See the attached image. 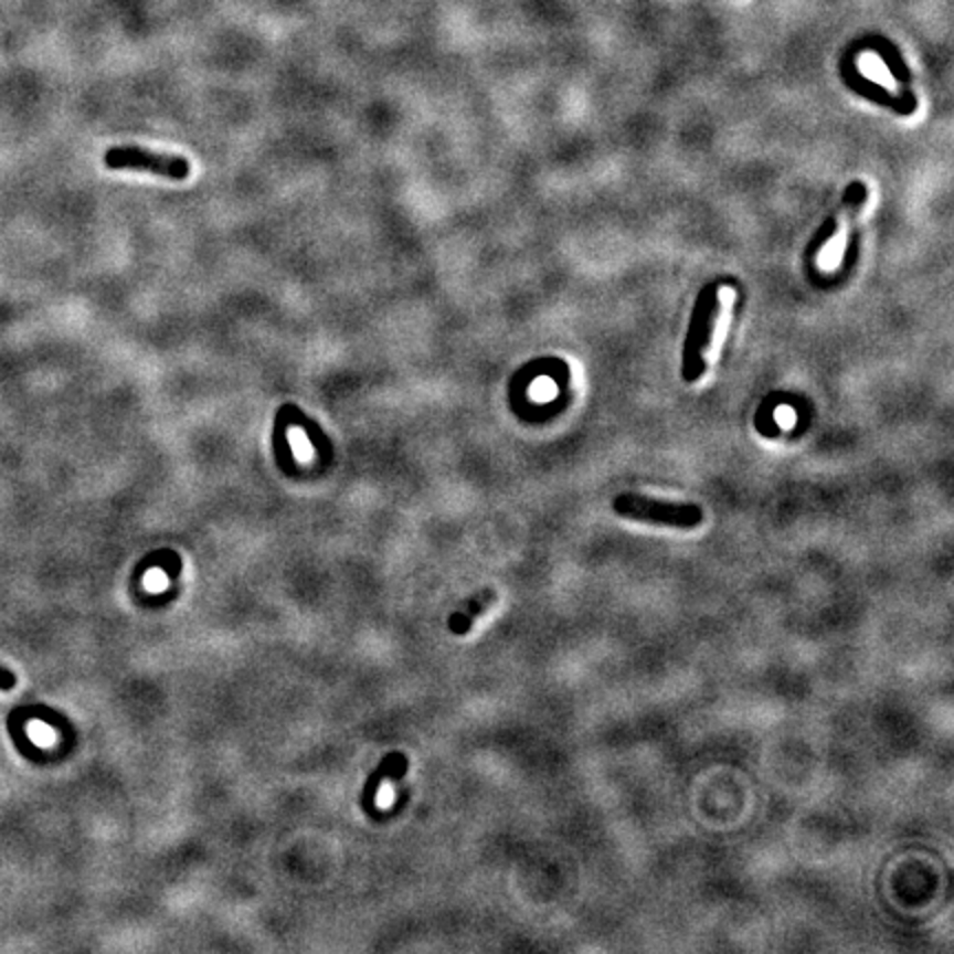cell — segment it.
<instances>
[{
    "label": "cell",
    "mask_w": 954,
    "mask_h": 954,
    "mask_svg": "<svg viewBox=\"0 0 954 954\" xmlns=\"http://www.w3.org/2000/svg\"><path fill=\"white\" fill-rule=\"evenodd\" d=\"M104 166L110 170H141L163 179L181 181L190 172V163L181 155H166L139 146H115L104 152Z\"/></svg>",
    "instance_id": "3"
},
{
    "label": "cell",
    "mask_w": 954,
    "mask_h": 954,
    "mask_svg": "<svg viewBox=\"0 0 954 954\" xmlns=\"http://www.w3.org/2000/svg\"><path fill=\"white\" fill-rule=\"evenodd\" d=\"M835 232H837V212H833V214L824 221V225L819 227V232L810 239L808 250H806V263H810V261L817 258V252L822 250V245H824V243H826Z\"/></svg>",
    "instance_id": "5"
},
{
    "label": "cell",
    "mask_w": 954,
    "mask_h": 954,
    "mask_svg": "<svg viewBox=\"0 0 954 954\" xmlns=\"http://www.w3.org/2000/svg\"><path fill=\"white\" fill-rule=\"evenodd\" d=\"M15 685V676L0 665V689H11Z\"/></svg>",
    "instance_id": "6"
},
{
    "label": "cell",
    "mask_w": 954,
    "mask_h": 954,
    "mask_svg": "<svg viewBox=\"0 0 954 954\" xmlns=\"http://www.w3.org/2000/svg\"><path fill=\"white\" fill-rule=\"evenodd\" d=\"M495 603H497V592H495L492 587H484V590L475 592L470 598H466V603H464L462 610L453 612V616H451V621H448L451 632L457 634V636L468 634V629L473 627L475 618L481 616V614H484L488 607H492Z\"/></svg>",
    "instance_id": "4"
},
{
    "label": "cell",
    "mask_w": 954,
    "mask_h": 954,
    "mask_svg": "<svg viewBox=\"0 0 954 954\" xmlns=\"http://www.w3.org/2000/svg\"><path fill=\"white\" fill-rule=\"evenodd\" d=\"M718 287H720V280L704 285L698 292L696 303L691 307V318H689V327H687V336H685V344H682V367H680L685 382L698 380L702 375V371L707 369L702 353L711 342L718 309H720Z\"/></svg>",
    "instance_id": "2"
},
{
    "label": "cell",
    "mask_w": 954,
    "mask_h": 954,
    "mask_svg": "<svg viewBox=\"0 0 954 954\" xmlns=\"http://www.w3.org/2000/svg\"><path fill=\"white\" fill-rule=\"evenodd\" d=\"M612 510L629 521L691 530L704 521V510L691 501H665L640 492H621L612 499Z\"/></svg>",
    "instance_id": "1"
}]
</instances>
